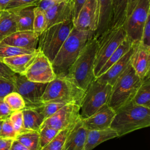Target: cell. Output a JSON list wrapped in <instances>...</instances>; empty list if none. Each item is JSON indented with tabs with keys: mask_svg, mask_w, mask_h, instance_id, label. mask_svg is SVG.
<instances>
[{
	"mask_svg": "<svg viewBox=\"0 0 150 150\" xmlns=\"http://www.w3.org/2000/svg\"><path fill=\"white\" fill-rule=\"evenodd\" d=\"M94 36V32L80 30L72 28L68 37L60 48L53 60L52 67L56 76H66L87 42Z\"/></svg>",
	"mask_w": 150,
	"mask_h": 150,
	"instance_id": "obj_1",
	"label": "cell"
},
{
	"mask_svg": "<svg viewBox=\"0 0 150 150\" xmlns=\"http://www.w3.org/2000/svg\"><path fill=\"white\" fill-rule=\"evenodd\" d=\"M98 46V40L94 36L87 42L67 74L84 91L86 90L89 84L96 79L94 67Z\"/></svg>",
	"mask_w": 150,
	"mask_h": 150,
	"instance_id": "obj_2",
	"label": "cell"
},
{
	"mask_svg": "<svg viewBox=\"0 0 150 150\" xmlns=\"http://www.w3.org/2000/svg\"><path fill=\"white\" fill-rule=\"evenodd\" d=\"M150 125V108L135 105L131 102L115 112L110 127L119 137Z\"/></svg>",
	"mask_w": 150,
	"mask_h": 150,
	"instance_id": "obj_3",
	"label": "cell"
},
{
	"mask_svg": "<svg viewBox=\"0 0 150 150\" xmlns=\"http://www.w3.org/2000/svg\"><path fill=\"white\" fill-rule=\"evenodd\" d=\"M84 93L67 75L57 76L47 83L42 102L73 103L80 106Z\"/></svg>",
	"mask_w": 150,
	"mask_h": 150,
	"instance_id": "obj_4",
	"label": "cell"
},
{
	"mask_svg": "<svg viewBox=\"0 0 150 150\" xmlns=\"http://www.w3.org/2000/svg\"><path fill=\"white\" fill-rule=\"evenodd\" d=\"M142 80L130 64L112 86L109 107L116 112L131 103Z\"/></svg>",
	"mask_w": 150,
	"mask_h": 150,
	"instance_id": "obj_5",
	"label": "cell"
},
{
	"mask_svg": "<svg viewBox=\"0 0 150 150\" xmlns=\"http://www.w3.org/2000/svg\"><path fill=\"white\" fill-rule=\"evenodd\" d=\"M73 27V19H70L47 28L39 36L37 49L52 62Z\"/></svg>",
	"mask_w": 150,
	"mask_h": 150,
	"instance_id": "obj_6",
	"label": "cell"
},
{
	"mask_svg": "<svg viewBox=\"0 0 150 150\" xmlns=\"http://www.w3.org/2000/svg\"><path fill=\"white\" fill-rule=\"evenodd\" d=\"M112 86L95 79L85 91L80 109L81 118H86L109 106Z\"/></svg>",
	"mask_w": 150,
	"mask_h": 150,
	"instance_id": "obj_7",
	"label": "cell"
},
{
	"mask_svg": "<svg viewBox=\"0 0 150 150\" xmlns=\"http://www.w3.org/2000/svg\"><path fill=\"white\" fill-rule=\"evenodd\" d=\"M126 38L125 31L121 27L109 29L97 39L98 46L94 67L96 77L108 58Z\"/></svg>",
	"mask_w": 150,
	"mask_h": 150,
	"instance_id": "obj_8",
	"label": "cell"
},
{
	"mask_svg": "<svg viewBox=\"0 0 150 150\" xmlns=\"http://www.w3.org/2000/svg\"><path fill=\"white\" fill-rule=\"evenodd\" d=\"M13 79L15 91L18 93L23 97L25 103V107H39L43 104L42 97L47 83L31 81L24 75L16 73Z\"/></svg>",
	"mask_w": 150,
	"mask_h": 150,
	"instance_id": "obj_9",
	"label": "cell"
},
{
	"mask_svg": "<svg viewBox=\"0 0 150 150\" xmlns=\"http://www.w3.org/2000/svg\"><path fill=\"white\" fill-rule=\"evenodd\" d=\"M149 15L150 0H139L127 18L122 27L127 36L133 43L140 41L144 26Z\"/></svg>",
	"mask_w": 150,
	"mask_h": 150,
	"instance_id": "obj_10",
	"label": "cell"
},
{
	"mask_svg": "<svg viewBox=\"0 0 150 150\" xmlns=\"http://www.w3.org/2000/svg\"><path fill=\"white\" fill-rule=\"evenodd\" d=\"M24 76L31 81L41 83H48L56 77L52 62L39 50Z\"/></svg>",
	"mask_w": 150,
	"mask_h": 150,
	"instance_id": "obj_11",
	"label": "cell"
},
{
	"mask_svg": "<svg viewBox=\"0 0 150 150\" xmlns=\"http://www.w3.org/2000/svg\"><path fill=\"white\" fill-rule=\"evenodd\" d=\"M80 106L66 104L50 117L45 119L43 123L57 130L61 131L71 127L80 117Z\"/></svg>",
	"mask_w": 150,
	"mask_h": 150,
	"instance_id": "obj_12",
	"label": "cell"
},
{
	"mask_svg": "<svg viewBox=\"0 0 150 150\" xmlns=\"http://www.w3.org/2000/svg\"><path fill=\"white\" fill-rule=\"evenodd\" d=\"M99 20L98 0H87L81 8L77 17L73 21V26L80 30L95 32Z\"/></svg>",
	"mask_w": 150,
	"mask_h": 150,
	"instance_id": "obj_13",
	"label": "cell"
},
{
	"mask_svg": "<svg viewBox=\"0 0 150 150\" xmlns=\"http://www.w3.org/2000/svg\"><path fill=\"white\" fill-rule=\"evenodd\" d=\"M130 64L137 74L143 79L150 75V48L135 42Z\"/></svg>",
	"mask_w": 150,
	"mask_h": 150,
	"instance_id": "obj_14",
	"label": "cell"
},
{
	"mask_svg": "<svg viewBox=\"0 0 150 150\" xmlns=\"http://www.w3.org/2000/svg\"><path fill=\"white\" fill-rule=\"evenodd\" d=\"M73 9L74 0H63L57 2L45 12L47 28L52 25L73 19Z\"/></svg>",
	"mask_w": 150,
	"mask_h": 150,
	"instance_id": "obj_15",
	"label": "cell"
},
{
	"mask_svg": "<svg viewBox=\"0 0 150 150\" xmlns=\"http://www.w3.org/2000/svg\"><path fill=\"white\" fill-rule=\"evenodd\" d=\"M115 114V111L107 106L81 120L84 126L87 130L103 129L110 127Z\"/></svg>",
	"mask_w": 150,
	"mask_h": 150,
	"instance_id": "obj_16",
	"label": "cell"
},
{
	"mask_svg": "<svg viewBox=\"0 0 150 150\" xmlns=\"http://www.w3.org/2000/svg\"><path fill=\"white\" fill-rule=\"evenodd\" d=\"M39 37L33 31H17L4 38L0 44L7 45L19 48L35 50L37 49Z\"/></svg>",
	"mask_w": 150,
	"mask_h": 150,
	"instance_id": "obj_17",
	"label": "cell"
},
{
	"mask_svg": "<svg viewBox=\"0 0 150 150\" xmlns=\"http://www.w3.org/2000/svg\"><path fill=\"white\" fill-rule=\"evenodd\" d=\"M87 129L80 117L71 127L63 150H85Z\"/></svg>",
	"mask_w": 150,
	"mask_h": 150,
	"instance_id": "obj_18",
	"label": "cell"
},
{
	"mask_svg": "<svg viewBox=\"0 0 150 150\" xmlns=\"http://www.w3.org/2000/svg\"><path fill=\"white\" fill-rule=\"evenodd\" d=\"M134 47V43H133V45L129 50L120 59L113 64L106 71L96 79L99 81L108 84L112 86L130 64Z\"/></svg>",
	"mask_w": 150,
	"mask_h": 150,
	"instance_id": "obj_19",
	"label": "cell"
},
{
	"mask_svg": "<svg viewBox=\"0 0 150 150\" xmlns=\"http://www.w3.org/2000/svg\"><path fill=\"white\" fill-rule=\"evenodd\" d=\"M99 7V20L94 37L98 39L111 29L112 19V1L98 0Z\"/></svg>",
	"mask_w": 150,
	"mask_h": 150,
	"instance_id": "obj_20",
	"label": "cell"
},
{
	"mask_svg": "<svg viewBox=\"0 0 150 150\" xmlns=\"http://www.w3.org/2000/svg\"><path fill=\"white\" fill-rule=\"evenodd\" d=\"M38 50L29 53L4 58L2 62L16 74L24 75L26 70L34 60Z\"/></svg>",
	"mask_w": 150,
	"mask_h": 150,
	"instance_id": "obj_21",
	"label": "cell"
},
{
	"mask_svg": "<svg viewBox=\"0 0 150 150\" xmlns=\"http://www.w3.org/2000/svg\"><path fill=\"white\" fill-rule=\"evenodd\" d=\"M119 137L117 132L111 127L95 130H87L85 150H92L107 140Z\"/></svg>",
	"mask_w": 150,
	"mask_h": 150,
	"instance_id": "obj_22",
	"label": "cell"
},
{
	"mask_svg": "<svg viewBox=\"0 0 150 150\" xmlns=\"http://www.w3.org/2000/svg\"><path fill=\"white\" fill-rule=\"evenodd\" d=\"M22 111L24 128L28 131H38L45 120L40 107L35 108L25 107Z\"/></svg>",
	"mask_w": 150,
	"mask_h": 150,
	"instance_id": "obj_23",
	"label": "cell"
},
{
	"mask_svg": "<svg viewBox=\"0 0 150 150\" xmlns=\"http://www.w3.org/2000/svg\"><path fill=\"white\" fill-rule=\"evenodd\" d=\"M17 31L15 12L8 10L0 11V42Z\"/></svg>",
	"mask_w": 150,
	"mask_h": 150,
	"instance_id": "obj_24",
	"label": "cell"
},
{
	"mask_svg": "<svg viewBox=\"0 0 150 150\" xmlns=\"http://www.w3.org/2000/svg\"><path fill=\"white\" fill-rule=\"evenodd\" d=\"M35 8V6H28L15 12L18 31H33Z\"/></svg>",
	"mask_w": 150,
	"mask_h": 150,
	"instance_id": "obj_25",
	"label": "cell"
},
{
	"mask_svg": "<svg viewBox=\"0 0 150 150\" xmlns=\"http://www.w3.org/2000/svg\"><path fill=\"white\" fill-rule=\"evenodd\" d=\"M131 103L137 105L150 108V75L142 80Z\"/></svg>",
	"mask_w": 150,
	"mask_h": 150,
	"instance_id": "obj_26",
	"label": "cell"
},
{
	"mask_svg": "<svg viewBox=\"0 0 150 150\" xmlns=\"http://www.w3.org/2000/svg\"><path fill=\"white\" fill-rule=\"evenodd\" d=\"M112 1V19L111 29H117L122 27L126 20L127 8L128 0Z\"/></svg>",
	"mask_w": 150,
	"mask_h": 150,
	"instance_id": "obj_27",
	"label": "cell"
},
{
	"mask_svg": "<svg viewBox=\"0 0 150 150\" xmlns=\"http://www.w3.org/2000/svg\"><path fill=\"white\" fill-rule=\"evenodd\" d=\"M133 42L127 36V38L121 42L118 47L113 52L111 56L108 58L104 66L98 72L96 77L100 76L106 71L113 64L120 59L126 53H127L133 45Z\"/></svg>",
	"mask_w": 150,
	"mask_h": 150,
	"instance_id": "obj_28",
	"label": "cell"
},
{
	"mask_svg": "<svg viewBox=\"0 0 150 150\" xmlns=\"http://www.w3.org/2000/svg\"><path fill=\"white\" fill-rule=\"evenodd\" d=\"M30 150H39V135L36 131H27L20 134L15 139Z\"/></svg>",
	"mask_w": 150,
	"mask_h": 150,
	"instance_id": "obj_29",
	"label": "cell"
},
{
	"mask_svg": "<svg viewBox=\"0 0 150 150\" xmlns=\"http://www.w3.org/2000/svg\"><path fill=\"white\" fill-rule=\"evenodd\" d=\"M71 127L60 131L48 144L40 150H63L66 137Z\"/></svg>",
	"mask_w": 150,
	"mask_h": 150,
	"instance_id": "obj_30",
	"label": "cell"
},
{
	"mask_svg": "<svg viewBox=\"0 0 150 150\" xmlns=\"http://www.w3.org/2000/svg\"><path fill=\"white\" fill-rule=\"evenodd\" d=\"M47 28V22L44 12L35 6L34 9V19L33 23V32L39 36Z\"/></svg>",
	"mask_w": 150,
	"mask_h": 150,
	"instance_id": "obj_31",
	"label": "cell"
},
{
	"mask_svg": "<svg viewBox=\"0 0 150 150\" xmlns=\"http://www.w3.org/2000/svg\"><path fill=\"white\" fill-rule=\"evenodd\" d=\"M3 100L13 112L22 110L25 107V103L23 97L16 91L8 94Z\"/></svg>",
	"mask_w": 150,
	"mask_h": 150,
	"instance_id": "obj_32",
	"label": "cell"
},
{
	"mask_svg": "<svg viewBox=\"0 0 150 150\" xmlns=\"http://www.w3.org/2000/svg\"><path fill=\"white\" fill-rule=\"evenodd\" d=\"M35 50H29L7 45L0 44V61L2 62L4 58L9 57L23 54H29L36 51Z\"/></svg>",
	"mask_w": 150,
	"mask_h": 150,
	"instance_id": "obj_33",
	"label": "cell"
},
{
	"mask_svg": "<svg viewBox=\"0 0 150 150\" xmlns=\"http://www.w3.org/2000/svg\"><path fill=\"white\" fill-rule=\"evenodd\" d=\"M59 131H60L57 130L46 124H43L38 131L39 135L40 149L48 144Z\"/></svg>",
	"mask_w": 150,
	"mask_h": 150,
	"instance_id": "obj_34",
	"label": "cell"
},
{
	"mask_svg": "<svg viewBox=\"0 0 150 150\" xmlns=\"http://www.w3.org/2000/svg\"><path fill=\"white\" fill-rule=\"evenodd\" d=\"M9 118L13 126L17 135L27 131H30L26 130L24 128L23 114L22 110L12 112L9 117Z\"/></svg>",
	"mask_w": 150,
	"mask_h": 150,
	"instance_id": "obj_35",
	"label": "cell"
},
{
	"mask_svg": "<svg viewBox=\"0 0 150 150\" xmlns=\"http://www.w3.org/2000/svg\"><path fill=\"white\" fill-rule=\"evenodd\" d=\"M40 0H11L5 10L17 12L26 7L36 6Z\"/></svg>",
	"mask_w": 150,
	"mask_h": 150,
	"instance_id": "obj_36",
	"label": "cell"
},
{
	"mask_svg": "<svg viewBox=\"0 0 150 150\" xmlns=\"http://www.w3.org/2000/svg\"><path fill=\"white\" fill-rule=\"evenodd\" d=\"M12 91H15L13 79L0 76V99H4L8 94Z\"/></svg>",
	"mask_w": 150,
	"mask_h": 150,
	"instance_id": "obj_37",
	"label": "cell"
},
{
	"mask_svg": "<svg viewBox=\"0 0 150 150\" xmlns=\"http://www.w3.org/2000/svg\"><path fill=\"white\" fill-rule=\"evenodd\" d=\"M65 104H66L56 102L45 103L40 106V108L45 119H46L57 112Z\"/></svg>",
	"mask_w": 150,
	"mask_h": 150,
	"instance_id": "obj_38",
	"label": "cell"
},
{
	"mask_svg": "<svg viewBox=\"0 0 150 150\" xmlns=\"http://www.w3.org/2000/svg\"><path fill=\"white\" fill-rule=\"evenodd\" d=\"M17 134L9 117L4 120L0 131V137L15 139Z\"/></svg>",
	"mask_w": 150,
	"mask_h": 150,
	"instance_id": "obj_39",
	"label": "cell"
},
{
	"mask_svg": "<svg viewBox=\"0 0 150 150\" xmlns=\"http://www.w3.org/2000/svg\"><path fill=\"white\" fill-rule=\"evenodd\" d=\"M139 42L143 46L150 48V15L144 26Z\"/></svg>",
	"mask_w": 150,
	"mask_h": 150,
	"instance_id": "obj_40",
	"label": "cell"
},
{
	"mask_svg": "<svg viewBox=\"0 0 150 150\" xmlns=\"http://www.w3.org/2000/svg\"><path fill=\"white\" fill-rule=\"evenodd\" d=\"M58 2L59 1L53 0H40L36 7L42 11L46 12Z\"/></svg>",
	"mask_w": 150,
	"mask_h": 150,
	"instance_id": "obj_41",
	"label": "cell"
},
{
	"mask_svg": "<svg viewBox=\"0 0 150 150\" xmlns=\"http://www.w3.org/2000/svg\"><path fill=\"white\" fill-rule=\"evenodd\" d=\"M15 73L13 72L6 65L0 61V76L7 79H13Z\"/></svg>",
	"mask_w": 150,
	"mask_h": 150,
	"instance_id": "obj_42",
	"label": "cell"
},
{
	"mask_svg": "<svg viewBox=\"0 0 150 150\" xmlns=\"http://www.w3.org/2000/svg\"><path fill=\"white\" fill-rule=\"evenodd\" d=\"M13 111L9 108L3 99H0V118L5 119L10 116Z\"/></svg>",
	"mask_w": 150,
	"mask_h": 150,
	"instance_id": "obj_43",
	"label": "cell"
},
{
	"mask_svg": "<svg viewBox=\"0 0 150 150\" xmlns=\"http://www.w3.org/2000/svg\"><path fill=\"white\" fill-rule=\"evenodd\" d=\"M15 139L0 137V150H10Z\"/></svg>",
	"mask_w": 150,
	"mask_h": 150,
	"instance_id": "obj_44",
	"label": "cell"
},
{
	"mask_svg": "<svg viewBox=\"0 0 150 150\" xmlns=\"http://www.w3.org/2000/svg\"><path fill=\"white\" fill-rule=\"evenodd\" d=\"M87 0H74V9L73 14V21L77 17L81 8Z\"/></svg>",
	"mask_w": 150,
	"mask_h": 150,
	"instance_id": "obj_45",
	"label": "cell"
},
{
	"mask_svg": "<svg viewBox=\"0 0 150 150\" xmlns=\"http://www.w3.org/2000/svg\"><path fill=\"white\" fill-rule=\"evenodd\" d=\"M138 1H139V0H128L127 8L126 19L130 15V13H131L132 10L134 9V8L136 6Z\"/></svg>",
	"mask_w": 150,
	"mask_h": 150,
	"instance_id": "obj_46",
	"label": "cell"
},
{
	"mask_svg": "<svg viewBox=\"0 0 150 150\" xmlns=\"http://www.w3.org/2000/svg\"><path fill=\"white\" fill-rule=\"evenodd\" d=\"M10 150H30L16 140H14Z\"/></svg>",
	"mask_w": 150,
	"mask_h": 150,
	"instance_id": "obj_47",
	"label": "cell"
},
{
	"mask_svg": "<svg viewBox=\"0 0 150 150\" xmlns=\"http://www.w3.org/2000/svg\"><path fill=\"white\" fill-rule=\"evenodd\" d=\"M11 0H0V11L5 10Z\"/></svg>",
	"mask_w": 150,
	"mask_h": 150,
	"instance_id": "obj_48",
	"label": "cell"
},
{
	"mask_svg": "<svg viewBox=\"0 0 150 150\" xmlns=\"http://www.w3.org/2000/svg\"><path fill=\"white\" fill-rule=\"evenodd\" d=\"M4 119H2L1 118H0V131H1V126H2V124L3 122V121H4Z\"/></svg>",
	"mask_w": 150,
	"mask_h": 150,
	"instance_id": "obj_49",
	"label": "cell"
},
{
	"mask_svg": "<svg viewBox=\"0 0 150 150\" xmlns=\"http://www.w3.org/2000/svg\"><path fill=\"white\" fill-rule=\"evenodd\" d=\"M53 1H63V0H53Z\"/></svg>",
	"mask_w": 150,
	"mask_h": 150,
	"instance_id": "obj_50",
	"label": "cell"
}]
</instances>
